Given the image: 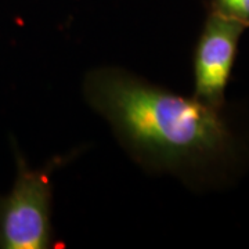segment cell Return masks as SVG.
Returning a JSON list of instances; mask_svg holds the SVG:
<instances>
[{
    "label": "cell",
    "mask_w": 249,
    "mask_h": 249,
    "mask_svg": "<svg viewBox=\"0 0 249 249\" xmlns=\"http://www.w3.org/2000/svg\"><path fill=\"white\" fill-rule=\"evenodd\" d=\"M53 244L49 173L17 155V176L0 196V249H46Z\"/></svg>",
    "instance_id": "2"
},
{
    "label": "cell",
    "mask_w": 249,
    "mask_h": 249,
    "mask_svg": "<svg viewBox=\"0 0 249 249\" xmlns=\"http://www.w3.org/2000/svg\"><path fill=\"white\" fill-rule=\"evenodd\" d=\"M213 11L249 27V0H212Z\"/></svg>",
    "instance_id": "4"
},
{
    "label": "cell",
    "mask_w": 249,
    "mask_h": 249,
    "mask_svg": "<svg viewBox=\"0 0 249 249\" xmlns=\"http://www.w3.org/2000/svg\"><path fill=\"white\" fill-rule=\"evenodd\" d=\"M90 106L107 119L139 160L157 169H180L214 160L230 147L217 108L183 97L118 68H100L85 79Z\"/></svg>",
    "instance_id": "1"
},
{
    "label": "cell",
    "mask_w": 249,
    "mask_h": 249,
    "mask_svg": "<svg viewBox=\"0 0 249 249\" xmlns=\"http://www.w3.org/2000/svg\"><path fill=\"white\" fill-rule=\"evenodd\" d=\"M245 25L212 11L196 43L194 57L196 96L211 107L222 109L238 42Z\"/></svg>",
    "instance_id": "3"
}]
</instances>
